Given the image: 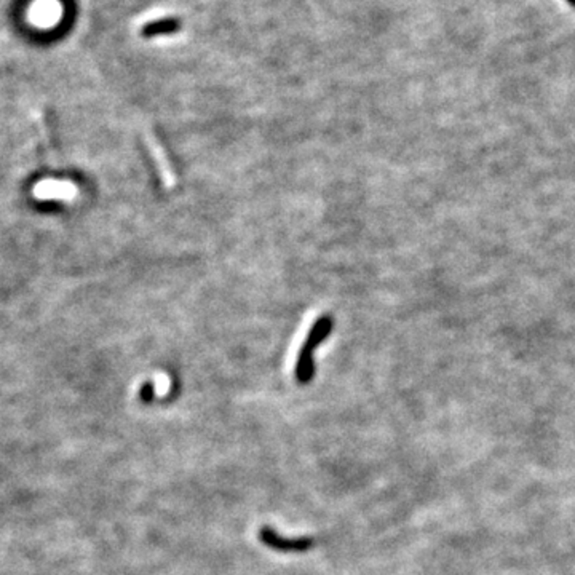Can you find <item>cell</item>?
<instances>
[{
	"label": "cell",
	"instance_id": "obj_7",
	"mask_svg": "<svg viewBox=\"0 0 575 575\" xmlns=\"http://www.w3.org/2000/svg\"><path fill=\"white\" fill-rule=\"evenodd\" d=\"M567 2H569L572 6H575V0H567Z\"/></svg>",
	"mask_w": 575,
	"mask_h": 575
},
{
	"label": "cell",
	"instance_id": "obj_1",
	"mask_svg": "<svg viewBox=\"0 0 575 575\" xmlns=\"http://www.w3.org/2000/svg\"><path fill=\"white\" fill-rule=\"evenodd\" d=\"M259 540L266 546L272 548V550L283 553H304L315 545V540L312 537L286 539L269 526L262 527L259 531Z\"/></svg>",
	"mask_w": 575,
	"mask_h": 575
},
{
	"label": "cell",
	"instance_id": "obj_4",
	"mask_svg": "<svg viewBox=\"0 0 575 575\" xmlns=\"http://www.w3.org/2000/svg\"><path fill=\"white\" fill-rule=\"evenodd\" d=\"M145 141H147V147L150 150L152 158H154L155 163H157V170H158V173H160V176H162V181L165 184V187H173L175 182H176V177H175V173H173V168H171V165H170L168 157L163 152V147L160 145V143H158L157 138L152 133L145 135Z\"/></svg>",
	"mask_w": 575,
	"mask_h": 575
},
{
	"label": "cell",
	"instance_id": "obj_5",
	"mask_svg": "<svg viewBox=\"0 0 575 575\" xmlns=\"http://www.w3.org/2000/svg\"><path fill=\"white\" fill-rule=\"evenodd\" d=\"M181 29V21L176 18H162L157 19V21H150L143 28L141 34L145 38H152L157 36H165V34H175Z\"/></svg>",
	"mask_w": 575,
	"mask_h": 575
},
{
	"label": "cell",
	"instance_id": "obj_6",
	"mask_svg": "<svg viewBox=\"0 0 575 575\" xmlns=\"http://www.w3.org/2000/svg\"><path fill=\"white\" fill-rule=\"evenodd\" d=\"M152 396H154V387H152L150 383H145V385L141 388V398L144 401H150Z\"/></svg>",
	"mask_w": 575,
	"mask_h": 575
},
{
	"label": "cell",
	"instance_id": "obj_3",
	"mask_svg": "<svg viewBox=\"0 0 575 575\" xmlns=\"http://www.w3.org/2000/svg\"><path fill=\"white\" fill-rule=\"evenodd\" d=\"M32 195L37 200H72L77 195V189L71 182L45 180L36 184Z\"/></svg>",
	"mask_w": 575,
	"mask_h": 575
},
{
	"label": "cell",
	"instance_id": "obj_2",
	"mask_svg": "<svg viewBox=\"0 0 575 575\" xmlns=\"http://www.w3.org/2000/svg\"><path fill=\"white\" fill-rule=\"evenodd\" d=\"M328 329H329V321L323 320L320 323V326L316 328L312 334H310L307 342L304 343L306 347L301 350L299 360H297V366H296V378L299 382L306 383V382H309L310 379H312V375H314L312 350H314V347L316 346V343L325 339V336L328 334Z\"/></svg>",
	"mask_w": 575,
	"mask_h": 575
}]
</instances>
